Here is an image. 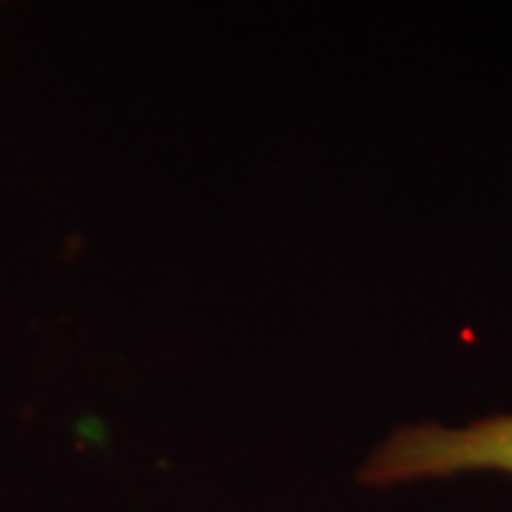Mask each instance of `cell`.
Returning a JSON list of instances; mask_svg holds the SVG:
<instances>
[{"instance_id": "1", "label": "cell", "mask_w": 512, "mask_h": 512, "mask_svg": "<svg viewBox=\"0 0 512 512\" xmlns=\"http://www.w3.org/2000/svg\"><path fill=\"white\" fill-rule=\"evenodd\" d=\"M467 473L512 476V413H495L458 427L439 421L396 427L370 453L359 481L370 487H399Z\"/></svg>"}]
</instances>
